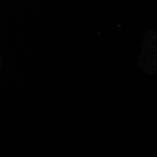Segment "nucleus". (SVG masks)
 <instances>
[{
	"label": "nucleus",
	"instance_id": "1",
	"mask_svg": "<svg viewBox=\"0 0 157 157\" xmlns=\"http://www.w3.org/2000/svg\"><path fill=\"white\" fill-rule=\"evenodd\" d=\"M140 67L147 73H157V38H147L142 46L140 54Z\"/></svg>",
	"mask_w": 157,
	"mask_h": 157
}]
</instances>
